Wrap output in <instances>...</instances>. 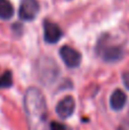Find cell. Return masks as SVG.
I'll return each instance as SVG.
<instances>
[{
	"instance_id": "8",
	"label": "cell",
	"mask_w": 129,
	"mask_h": 130,
	"mask_svg": "<svg viewBox=\"0 0 129 130\" xmlns=\"http://www.w3.org/2000/svg\"><path fill=\"white\" fill-rule=\"evenodd\" d=\"M127 103V95L121 89H116L110 97V107L113 111H121Z\"/></svg>"
},
{
	"instance_id": "11",
	"label": "cell",
	"mask_w": 129,
	"mask_h": 130,
	"mask_svg": "<svg viewBox=\"0 0 129 130\" xmlns=\"http://www.w3.org/2000/svg\"><path fill=\"white\" fill-rule=\"evenodd\" d=\"M50 130H70L66 124L64 123H61V122H57V121H53L49 126Z\"/></svg>"
},
{
	"instance_id": "9",
	"label": "cell",
	"mask_w": 129,
	"mask_h": 130,
	"mask_svg": "<svg viewBox=\"0 0 129 130\" xmlns=\"http://www.w3.org/2000/svg\"><path fill=\"white\" fill-rule=\"evenodd\" d=\"M14 15L13 5L8 0H0V18L1 20H10Z\"/></svg>"
},
{
	"instance_id": "7",
	"label": "cell",
	"mask_w": 129,
	"mask_h": 130,
	"mask_svg": "<svg viewBox=\"0 0 129 130\" xmlns=\"http://www.w3.org/2000/svg\"><path fill=\"white\" fill-rule=\"evenodd\" d=\"M55 110H56L57 115L63 120H66L70 117H72V114L74 113V110H75V102L73 99V97L65 96L64 98H62L57 103Z\"/></svg>"
},
{
	"instance_id": "12",
	"label": "cell",
	"mask_w": 129,
	"mask_h": 130,
	"mask_svg": "<svg viewBox=\"0 0 129 130\" xmlns=\"http://www.w3.org/2000/svg\"><path fill=\"white\" fill-rule=\"evenodd\" d=\"M122 82L125 85V87L129 90V71L122 73Z\"/></svg>"
},
{
	"instance_id": "6",
	"label": "cell",
	"mask_w": 129,
	"mask_h": 130,
	"mask_svg": "<svg viewBox=\"0 0 129 130\" xmlns=\"http://www.w3.org/2000/svg\"><path fill=\"white\" fill-rule=\"evenodd\" d=\"M63 32H62L61 27L50 21H43V39L47 43H56L61 40Z\"/></svg>"
},
{
	"instance_id": "4",
	"label": "cell",
	"mask_w": 129,
	"mask_h": 130,
	"mask_svg": "<svg viewBox=\"0 0 129 130\" xmlns=\"http://www.w3.org/2000/svg\"><path fill=\"white\" fill-rule=\"evenodd\" d=\"M39 13V2L37 0H21L18 17L22 21H33Z\"/></svg>"
},
{
	"instance_id": "1",
	"label": "cell",
	"mask_w": 129,
	"mask_h": 130,
	"mask_svg": "<svg viewBox=\"0 0 129 130\" xmlns=\"http://www.w3.org/2000/svg\"><path fill=\"white\" fill-rule=\"evenodd\" d=\"M29 130H47L48 107L43 92L37 87L26 89L23 98Z\"/></svg>"
},
{
	"instance_id": "5",
	"label": "cell",
	"mask_w": 129,
	"mask_h": 130,
	"mask_svg": "<svg viewBox=\"0 0 129 130\" xmlns=\"http://www.w3.org/2000/svg\"><path fill=\"white\" fill-rule=\"evenodd\" d=\"M59 56L64 64L70 69L78 67L81 63V54L70 46H63L59 49Z\"/></svg>"
},
{
	"instance_id": "2",
	"label": "cell",
	"mask_w": 129,
	"mask_h": 130,
	"mask_svg": "<svg viewBox=\"0 0 129 130\" xmlns=\"http://www.w3.org/2000/svg\"><path fill=\"white\" fill-rule=\"evenodd\" d=\"M37 74L43 85H52L59 74L58 65L50 57H41L37 62Z\"/></svg>"
},
{
	"instance_id": "10",
	"label": "cell",
	"mask_w": 129,
	"mask_h": 130,
	"mask_svg": "<svg viewBox=\"0 0 129 130\" xmlns=\"http://www.w3.org/2000/svg\"><path fill=\"white\" fill-rule=\"evenodd\" d=\"M13 86V73L10 71H6L0 74V88L7 89Z\"/></svg>"
},
{
	"instance_id": "13",
	"label": "cell",
	"mask_w": 129,
	"mask_h": 130,
	"mask_svg": "<svg viewBox=\"0 0 129 130\" xmlns=\"http://www.w3.org/2000/svg\"><path fill=\"white\" fill-rule=\"evenodd\" d=\"M118 130H122V129H121V128H119V129H118Z\"/></svg>"
},
{
	"instance_id": "3",
	"label": "cell",
	"mask_w": 129,
	"mask_h": 130,
	"mask_svg": "<svg viewBox=\"0 0 129 130\" xmlns=\"http://www.w3.org/2000/svg\"><path fill=\"white\" fill-rule=\"evenodd\" d=\"M96 52L102 57L103 61L106 62V63H116V62H119L120 59H122L123 55H125L122 47L106 43L105 37L101 38V40L98 41V45L96 47Z\"/></svg>"
}]
</instances>
